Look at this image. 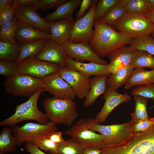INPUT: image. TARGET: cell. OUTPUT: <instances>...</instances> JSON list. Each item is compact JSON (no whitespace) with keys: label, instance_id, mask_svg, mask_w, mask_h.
<instances>
[{"label":"cell","instance_id":"obj_1","mask_svg":"<svg viewBox=\"0 0 154 154\" xmlns=\"http://www.w3.org/2000/svg\"><path fill=\"white\" fill-rule=\"evenodd\" d=\"M94 26V36L89 44L93 51L101 58L109 56L119 48L129 45L133 39L100 20L95 21Z\"/></svg>","mask_w":154,"mask_h":154},{"label":"cell","instance_id":"obj_2","mask_svg":"<svg viewBox=\"0 0 154 154\" xmlns=\"http://www.w3.org/2000/svg\"><path fill=\"white\" fill-rule=\"evenodd\" d=\"M111 27L132 39L149 36L154 31V24L145 15L130 12H127Z\"/></svg>","mask_w":154,"mask_h":154},{"label":"cell","instance_id":"obj_3","mask_svg":"<svg viewBox=\"0 0 154 154\" xmlns=\"http://www.w3.org/2000/svg\"><path fill=\"white\" fill-rule=\"evenodd\" d=\"M45 91L43 88L38 89L27 101L16 106L14 114L1 121L0 126L12 127L19 122L27 120H35L41 124H47L49 121L46 114L40 112L37 107L39 97Z\"/></svg>","mask_w":154,"mask_h":154},{"label":"cell","instance_id":"obj_4","mask_svg":"<svg viewBox=\"0 0 154 154\" xmlns=\"http://www.w3.org/2000/svg\"><path fill=\"white\" fill-rule=\"evenodd\" d=\"M43 106L50 121L56 124L71 126L78 116L73 100L46 98Z\"/></svg>","mask_w":154,"mask_h":154},{"label":"cell","instance_id":"obj_5","mask_svg":"<svg viewBox=\"0 0 154 154\" xmlns=\"http://www.w3.org/2000/svg\"><path fill=\"white\" fill-rule=\"evenodd\" d=\"M90 129L99 132L103 137L104 145L119 144L126 139L133 133L132 127L134 122H129L120 124L103 125L89 117L86 120Z\"/></svg>","mask_w":154,"mask_h":154},{"label":"cell","instance_id":"obj_6","mask_svg":"<svg viewBox=\"0 0 154 154\" xmlns=\"http://www.w3.org/2000/svg\"><path fill=\"white\" fill-rule=\"evenodd\" d=\"M12 132L16 139L17 146H20L25 142L35 145L36 139L39 137H48L57 131L56 124L49 121L46 125L28 122L22 126L12 127Z\"/></svg>","mask_w":154,"mask_h":154},{"label":"cell","instance_id":"obj_7","mask_svg":"<svg viewBox=\"0 0 154 154\" xmlns=\"http://www.w3.org/2000/svg\"><path fill=\"white\" fill-rule=\"evenodd\" d=\"M7 92L14 96L30 97L40 88H43L42 79L23 73L7 78L3 82Z\"/></svg>","mask_w":154,"mask_h":154},{"label":"cell","instance_id":"obj_8","mask_svg":"<svg viewBox=\"0 0 154 154\" xmlns=\"http://www.w3.org/2000/svg\"><path fill=\"white\" fill-rule=\"evenodd\" d=\"M98 1L93 0L86 14L82 18L75 21L69 41L74 43H89L92 40L94 33L92 27Z\"/></svg>","mask_w":154,"mask_h":154},{"label":"cell","instance_id":"obj_9","mask_svg":"<svg viewBox=\"0 0 154 154\" xmlns=\"http://www.w3.org/2000/svg\"><path fill=\"white\" fill-rule=\"evenodd\" d=\"M95 132L89 128L86 120L82 119L66 130L64 133L85 147L101 149L104 145L103 136Z\"/></svg>","mask_w":154,"mask_h":154},{"label":"cell","instance_id":"obj_10","mask_svg":"<svg viewBox=\"0 0 154 154\" xmlns=\"http://www.w3.org/2000/svg\"><path fill=\"white\" fill-rule=\"evenodd\" d=\"M58 73L70 86L75 96L82 100L90 90V77L67 66L62 68Z\"/></svg>","mask_w":154,"mask_h":154},{"label":"cell","instance_id":"obj_11","mask_svg":"<svg viewBox=\"0 0 154 154\" xmlns=\"http://www.w3.org/2000/svg\"><path fill=\"white\" fill-rule=\"evenodd\" d=\"M62 45L68 56L75 60L81 62L88 61L101 64H108L106 61L93 51L88 42L74 43L68 41Z\"/></svg>","mask_w":154,"mask_h":154},{"label":"cell","instance_id":"obj_12","mask_svg":"<svg viewBox=\"0 0 154 154\" xmlns=\"http://www.w3.org/2000/svg\"><path fill=\"white\" fill-rule=\"evenodd\" d=\"M61 68L55 64L35 58H29L18 64V72L42 79L48 75L58 72Z\"/></svg>","mask_w":154,"mask_h":154},{"label":"cell","instance_id":"obj_13","mask_svg":"<svg viewBox=\"0 0 154 154\" xmlns=\"http://www.w3.org/2000/svg\"><path fill=\"white\" fill-rule=\"evenodd\" d=\"M42 79L45 91L54 97L71 100L75 98L76 96L71 88L58 72L48 75Z\"/></svg>","mask_w":154,"mask_h":154},{"label":"cell","instance_id":"obj_14","mask_svg":"<svg viewBox=\"0 0 154 154\" xmlns=\"http://www.w3.org/2000/svg\"><path fill=\"white\" fill-rule=\"evenodd\" d=\"M68 56L62 44L46 39L44 45L35 58L57 64L63 68L66 66Z\"/></svg>","mask_w":154,"mask_h":154},{"label":"cell","instance_id":"obj_15","mask_svg":"<svg viewBox=\"0 0 154 154\" xmlns=\"http://www.w3.org/2000/svg\"><path fill=\"white\" fill-rule=\"evenodd\" d=\"M15 15L20 24L29 25L36 29L50 35L48 23L38 13L37 10L30 6L19 7L15 1Z\"/></svg>","mask_w":154,"mask_h":154},{"label":"cell","instance_id":"obj_16","mask_svg":"<svg viewBox=\"0 0 154 154\" xmlns=\"http://www.w3.org/2000/svg\"><path fill=\"white\" fill-rule=\"evenodd\" d=\"M103 99L105 100L104 104L94 119L95 122L99 123L104 122L110 113L118 106L130 101L131 97L127 93L120 94L108 87L104 94Z\"/></svg>","mask_w":154,"mask_h":154},{"label":"cell","instance_id":"obj_17","mask_svg":"<svg viewBox=\"0 0 154 154\" xmlns=\"http://www.w3.org/2000/svg\"><path fill=\"white\" fill-rule=\"evenodd\" d=\"M66 66L89 77L102 75L109 76L111 74L108 71V64H103L92 62L89 63L79 62L68 56L66 60Z\"/></svg>","mask_w":154,"mask_h":154},{"label":"cell","instance_id":"obj_18","mask_svg":"<svg viewBox=\"0 0 154 154\" xmlns=\"http://www.w3.org/2000/svg\"><path fill=\"white\" fill-rule=\"evenodd\" d=\"M135 49L129 46L116 50L108 56L110 60L108 71L110 74L123 69L130 64Z\"/></svg>","mask_w":154,"mask_h":154},{"label":"cell","instance_id":"obj_19","mask_svg":"<svg viewBox=\"0 0 154 154\" xmlns=\"http://www.w3.org/2000/svg\"><path fill=\"white\" fill-rule=\"evenodd\" d=\"M74 22L62 19L48 23L51 40L60 44L68 41Z\"/></svg>","mask_w":154,"mask_h":154},{"label":"cell","instance_id":"obj_20","mask_svg":"<svg viewBox=\"0 0 154 154\" xmlns=\"http://www.w3.org/2000/svg\"><path fill=\"white\" fill-rule=\"evenodd\" d=\"M19 24L15 37L16 42L18 45L42 39H51L50 34L34 29L29 25Z\"/></svg>","mask_w":154,"mask_h":154},{"label":"cell","instance_id":"obj_21","mask_svg":"<svg viewBox=\"0 0 154 154\" xmlns=\"http://www.w3.org/2000/svg\"><path fill=\"white\" fill-rule=\"evenodd\" d=\"M82 0H70L61 5L55 11L47 15L44 20L49 23L62 20H74L73 13L80 5Z\"/></svg>","mask_w":154,"mask_h":154},{"label":"cell","instance_id":"obj_22","mask_svg":"<svg viewBox=\"0 0 154 154\" xmlns=\"http://www.w3.org/2000/svg\"><path fill=\"white\" fill-rule=\"evenodd\" d=\"M108 76H95L91 78L89 92L85 98L83 105L85 107L91 106L98 97L106 92L108 86L106 80Z\"/></svg>","mask_w":154,"mask_h":154},{"label":"cell","instance_id":"obj_23","mask_svg":"<svg viewBox=\"0 0 154 154\" xmlns=\"http://www.w3.org/2000/svg\"><path fill=\"white\" fill-rule=\"evenodd\" d=\"M152 83H154V70L147 71L143 68H135L124 88L128 90L134 86Z\"/></svg>","mask_w":154,"mask_h":154},{"label":"cell","instance_id":"obj_24","mask_svg":"<svg viewBox=\"0 0 154 154\" xmlns=\"http://www.w3.org/2000/svg\"><path fill=\"white\" fill-rule=\"evenodd\" d=\"M134 69L129 64L125 68L111 74L107 79L106 84L108 87L117 91L118 88L125 86L128 81Z\"/></svg>","mask_w":154,"mask_h":154},{"label":"cell","instance_id":"obj_25","mask_svg":"<svg viewBox=\"0 0 154 154\" xmlns=\"http://www.w3.org/2000/svg\"><path fill=\"white\" fill-rule=\"evenodd\" d=\"M46 39H40L19 45L20 53L17 63L19 64L25 60L35 58L43 47Z\"/></svg>","mask_w":154,"mask_h":154},{"label":"cell","instance_id":"obj_26","mask_svg":"<svg viewBox=\"0 0 154 154\" xmlns=\"http://www.w3.org/2000/svg\"><path fill=\"white\" fill-rule=\"evenodd\" d=\"M130 64L134 69L146 68L154 70V56L145 51L135 49Z\"/></svg>","mask_w":154,"mask_h":154},{"label":"cell","instance_id":"obj_27","mask_svg":"<svg viewBox=\"0 0 154 154\" xmlns=\"http://www.w3.org/2000/svg\"><path fill=\"white\" fill-rule=\"evenodd\" d=\"M19 24L15 17L12 20L3 25L0 28V41L16 44V35Z\"/></svg>","mask_w":154,"mask_h":154},{"label":"cell","instance_id":"obj_28","mask_svg":"<svg viewBox=\"0 0 154 154\" xmlns=\"http://www.w3.org/2000/svg\"><path fill=\"white\" fill-rule=\"evenodd\" d=\"M12 128L5 127L0 133V154L14 151L17 146L15 138L12 134Z\"/></svg>","mask_w":154,"mask_h":154},{"label":"cell","instance_id":"obj_29","mask_svg":"<svg viewBox=\"0 0 154 154\" xmlns=\"http://www.w3.org/2000/svg\"><path fill=\"white\" fill-rule=\"evenodd\" d=\"M20 53L19 45L17 44L0 41V59L17 62Z\"/></svg>","mask_w":154,"mask_h":154},{"label":"cell","instance_id":"obj_30","mask_svg":"<svg viewBox=\"0 0 154 154\" xmlns=\"http://www.w3.org/2000/svg\"><path fill=\"white\" fill-rule=\"evenodd\" d=\"M127 12L145 15L152 9L149 0H123Z\"/></svg>","mask_w":154,"mask_h":154},{"label":"cell","instance_id":"obj_31","mask_svg":"<svg viewBox=\"0 0 154 154\" xmlns=\"http://www.w3.org/2000/svg\"><path fill=\"white\" fill-rule=\"evenodd\" d=\"M127 12L124 6L123 0H119V2L100 20L105 23L111 26Z\"/></svg>","mask_w":154,"mask_h":154},{"label":"cell","instance_id":"obj_32","mask_svg":"<svg viewBox=\"0 0 154 154\" xmlns=\"http://www.w3.org/2000/svg\"><path fill=\"white\" fill-rule=\"evenodd\" d=\"M135 106L134 112L131 114V120L135 122L148 117L147 110L148 99L139 96H134Z\"/></svg>","mask_w":154,"mask_h":154},{"label":"cell","instance_id":"obj_33","mask_svg":"<svg viewBox=\"0 0 154 154\" xmlns=\"http://www.w3.org/2000/svg\"><path fill=\"white\" fill-rule=\"evenodd\" d=\"M85 147L73 139L58 144L57 154H82Z\"/></svg>","mask_w":154,"mask_h":154},{"label":"cell","instance_id":"obj_34","mask_svg":"<svg viewBox=\"0 0 154 154\" xmlns=\"http://www.w3.org/2000/svg\"><path fill=\"white\" fill-rule=\"evenodd\" d=\"M129 46L135 50H144L154 55V37L151 35L141 38L133 39Z\"/></svg>","mask_w":154,"mask_h":154},{"label":"cell","instance_id":"obj_35","mask_svg":"<svg viewBox=\"0 0 154 154\" xmlns=\"http://www.w3.org/2000/svg\"><path fill=\"white\" fill-rule=\"evenodd\" d=\"M119 1V0H98L95 14V21L101 19Z\"/></svg>","mask_w":154,"mask_h":154},{"label":"cell","instance_id":"obj_36","mask_svg":"<svg viewBox=\"0 0 154 154\" xmlns=\"http://www.w3.org/2000/svg\"><path fill=\"white\" fill-rule=\"evenodd\" d=\"M58 144L51 141L48 137H44L37 138L35 145L46 152L57 154Z\"/></svg>","mask_w":154,"mask_h":154},{"label":"cell","instance_id":"obj_37","mask_svg":"<svg viewBox=\"0 0 154 154\" xmlns=\"http://www.w3.org/2000/svg\"><path fill=\"white\" fill-rule=\"evenodd\" d=\"M67 0H35L30 6L37 10H45L50 8H57Z\"/></svg>","mask_w":154,"mask_h":154},{"label":"cell","instance_id":"obj_38","mask_svg":"<svg viewBox=\"0 0 154 154\" xmlns=\"http://www.w3.org/2000/svg\"><path fill=\"white\" fill-rule=\"evenodd\" d=\"M133 96H139L150 99L154 102V83L137 86L132 89Z\"/></svg>","mask_w":154,"mask_h":154},{"label":"cell","instance_id":"obj_39","mask_svg":"<svg viewBox=\"0 0 154 154\" xmlns=\"http://www.w3.org/2000/svg\"><path fill=\"white\" fill-rule=\"evenodd\" d=\"M18 63L4 60H0V74L7 78L13 77L18 73Z\"/></svg>","mask_w":154,"mask_h":154},{"label":"cell","instance_id":"obj_40","mask_svg":"<svg viewBox=\"0 0 154 154\" xmlns=\"http://www.w3.org/2000/svg\"><path fill=\"white\" fill-rule=\"evenodd\" d=\"M153 125H154V117H148L134 122L132 127V131L133 133L144 131Z\"/></svg>","mask_w":154,"mask_h":154},{"label":"cell","instance_id":"obj_41","mask_svg":"<svg viewBox=\"0 0 154 154\" xmlns=\"http://www.w3.org/2000/svg\"><path fill=\"white\" fill-rule=\"evenodd\" d=\"M15 17L14 3L0 11V28L7 22L12 20Z\"/></svg>","mask_w":154,"mask_h":154},{"label":"cell","instance_id":"obj_42","mask_svg":"<svg viewBox=\"0 0 154 154\" xmlns=\"http://www.w3.org/2000/svg\"><path fill=\"white\" fill-rule=\"evenodd\" d=\"M92 0H82L78 11L76 14V19H80L84 16V14L88 8L90 7Z\"/></svg>","mask_w":154,"mask_h":154},{"label":"cell","instance_id":"obj_43","mask_svg":"<svg viewBox=\"0 0 154 154\" xmlns=\"http://www.w3.org/2000/svg\"><path fill=\"white\" fill-rule=\"evenodd\" d=\"M25 147L26 150L31 154H46L36 146L30 143H26Z\"/></svg>","mask_w":154,"mask_h":154},{"label":"cell","instance_id":"obj_44","mask_svg":"<svg viewBox=\"0 0 154 154\" xmlns=\"http://www.w3.org/2000/svg\"><path fill=\"white\" fill-rule=\"evenodd\" d=\"M62 133L61 131L55 132L51 134L48 137L52 141L56 143L62 142L64 140L62 137Z\"/></svg>","mask_w":154,"mask_h":154},{"label":"cell","instance_id":"obj_45","mask_svg":"<svg viewBox=\"0 0 154 154\" xmlns=\"http://www.w3.org/2000/svg\"><path fill=\"white\" fill-rule=\"evenodd\" d=\"M101 149L91 147H85L82 154H100Z\"/></svg>","mask_w":154,"mask_h":154},{"label":"cell","instance_id":"obj_46","mask_svg":"<svg viewBox=\"0 0 154 154\" xmlns=\"http://www.w3.org/2000/svg\"><path fill=\"white\" fill-rule=\"evenodd\" d=\"M35 0H15L16 5L19 7H25L30 6Z\"/></svg>","mask_w":154,"mask_h":154},{"label":"cell","instance_id":"obj_47","mask_svg":"<svg viewBox=\"0 0 154 154\" xmlns=\"http://www.w3.org/2000/svg\"><path fill=\"white\" fill-rule=\"evenodd\" d=\"M15 0H0V11L13 4Z\"/></svg>","mask_w":154,"mask_h":154},{"label":"cell","instance_id":"obj_48","mask_svg":"<svg viewBox=\"0 0 154 154\" xmlns=\"http://www.w3.org/2000/svg\"><path fill=\"white\" fill-rule=\"evenodd\" d=\"M145 16L154 24V9L146 15Z\"/></svg>","mask_w":154,"mask_h":154},{"label":"cell","instance_id":"obj_49","mask_svg":"<svg viewBox=\"0 0 154 154\" xmlns=\"http://www.w3.org/2000/svg\"><path fill=\"white\" fill-rule=\"evenodd\" d=\"M153 9H154V0H149Z\"/></svg>","mask_w":154,"mask_h":154},{"label":"cell","instance_id":"obj_50","mask_svg":"<svg viewBox=\"0 0 154 154\" xmlns=\"http://www.w3.org/2000/svg\"><path fill=\"white\" fill-rule=\"evenodd\" d=\"M151 36L153 37H154V31L153 32L151 33Z\"/></svg>","mask_w":154,"mask_h":154},{"label":"cell","instance_id":"obj_51","mask_svg":"<svg viewBox=\"0 0 154 154\" xmlns=\"http://www.w3.org/2000/svg\"><path fill=\"white\" fill-rule=\"evenodd\" d=\"M154 108V105H153L152 106H151V107L150 108V109H153V108Z\"/></svg>","mask_w":154,"mask_h":154}]
</instances>
